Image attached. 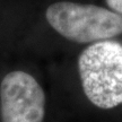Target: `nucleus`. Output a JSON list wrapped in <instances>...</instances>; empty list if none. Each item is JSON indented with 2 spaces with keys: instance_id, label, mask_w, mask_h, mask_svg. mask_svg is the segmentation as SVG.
<instances>
[{
  "instance_id": "20e7f679",
  "label": "nucleus",
  "mask_w": 122,
  "mask_h": 122,
  "mask_svg": "<svg viewBox=\"0 0 122 122\" xmlns=\"http://www.w3.org/2000/svg\"><path fill=\"white\" fill-rule=\"evenodd\" d=\"M106 2L112 10L122 15V0H106Z\"/></svg>"
},
{
  "instance_id": "7ed1b4c3",
  "label": "nucleus",
  "mask_w": 122,
  "mask_h": 122,
  "mask_svg": "<svg viewBox=\"0 0 122 122\" xmlns=\"http://www.w3.org/2000/svg\"><path fill=\"white\" fill-rule=\"evenodd\" d=\"M45 95L36 79L25 71H11L0 84L1 122H42Z\"/></svg>"
},
{
  "instance_id": "f03ea898",
  "label": "nucleus",
  "mask_w": 122,
  "mask_h": 122,
  "mask_svg": "<svg viewBox=\"0 0 122 122\" xmlns=\"http://www.w3.org/2000/svg\"><path fill=\"white\" fill-rule=\"evenodd\" d=\"M46 20L60 35L77 43H95L122 34V15L95 5L59 1L46 9Z\"/></svg>"
},
{
  "instance_id": "f257e3e1",
  "label": "nucleus",
  "mask_w": 122,
  "mask_h": 122,
  "mask_svg": "<svg viewBox=\"0 0 122 122\" xmlns=\"http://www.w3.org/2000/svg\"><path fill=\"white\" fill-rule=\"evenodd\" d=\"M85 95L101 109L122 103V44L105 40L84 50L78 59Z\"/></svg>"
}]
</instances>
